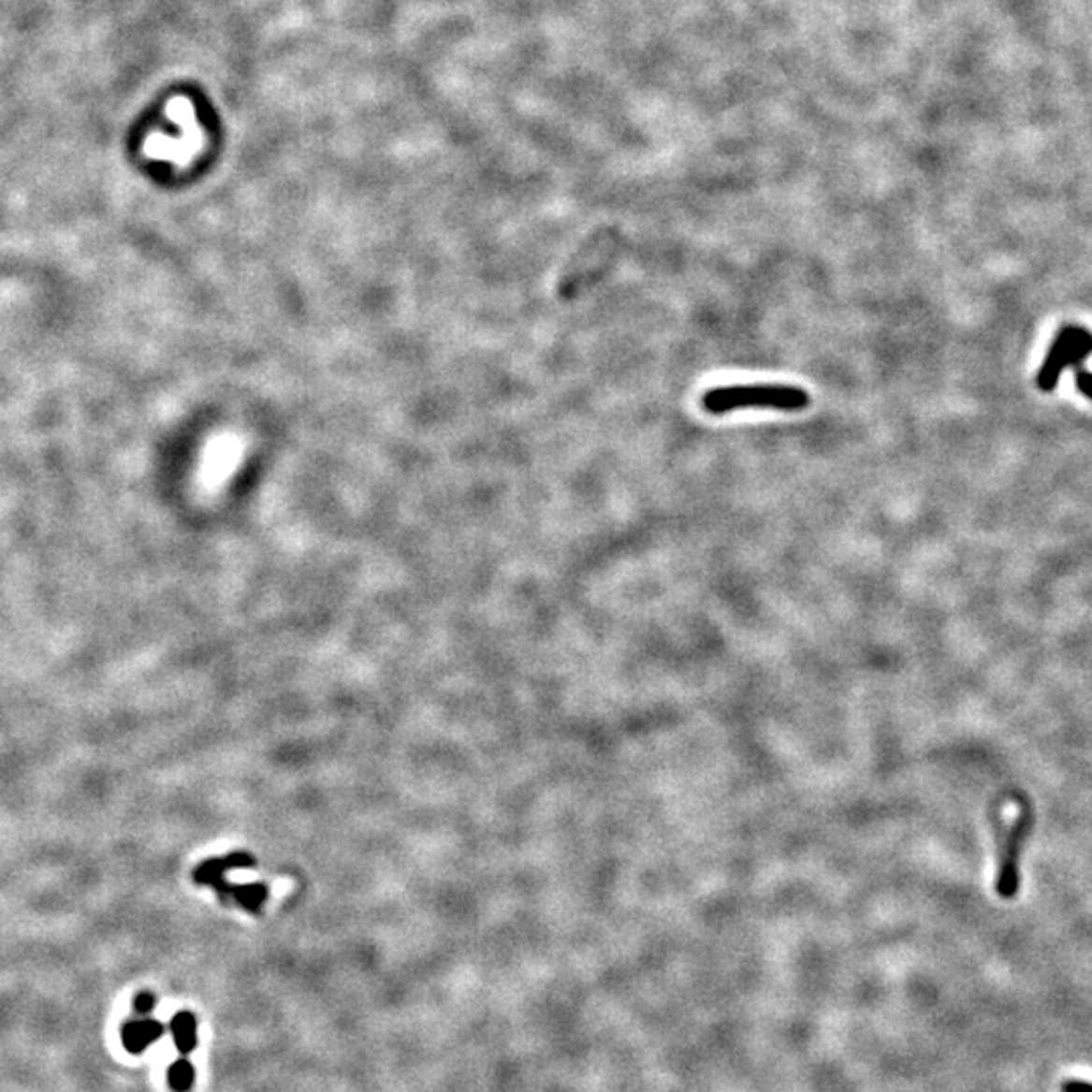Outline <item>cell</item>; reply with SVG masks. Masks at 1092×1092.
<instances>
[{
	"label": "cell",
	"instance_id": "obj_1",
	"mask_svg": "<svg viewBox=\"0 0 1092 1092\" xmlns=\"http://www.w3.org/2000/svg\"><path fill=\"white\" fill-rule=\"evenodd\" d=\"M811 397L801 386L779 383H750V385H722L708 388L702 395L700 405L708 415L722 417L745 409H769L781 413H797L808 409Z\"/></svg>",
	"mask_w": 1092,
	"mask_h": 1092
},
{
	"label": "cell",
	"instance_id": "obj_8",
	"mask_svg": "<svg viewBox=\"0 0 1092 1092\" xmlns=\"http://www.w3.org/2000/svg\"><path fill=\"white\" fill-rule=\"evenodd\" d=\"M195 1066L186 1058L172 1062L168 1069V1085L174 1092H188L195 1085Z\"/></svg>",
	"mask_w": 1092,
	"mask_h": 1092
},
{
	"label": "cell",
	"instance_id": "obj_9",
	"mask_svg": "<svg viewBox=\"0 0 1092 1092\" xmlns=\"http://www.w3.org/2000/svg\"><path fill=\"white\" fill-rule=\"evenodd\" d=\"M1074 376H1076V386L1078 391H1081L1086 399L1092 400V372L1086 371L1083 364L1081 367L1074 369Z\"/></svg>",
	"mask_w": 1092,
	"mask_h": 1092
},
{
	"label": "cell",
	"instance_id": "obj_3",
	"mask_svg": "<svg viewBox=\"0 0 1092 1092\" xmlns=\"http://www.w3.org/2000/svg\"><path fill=\"white\" fill-rule=\"evenodd\" d=\"M1032 830V811L1030 808H1024L1013 822L1010 832L1003 836L1001 853L997 862V878L996 890L1001 898H1013L1020 890V852L1026 842L1027 834Z\"/></svg>",
	"mask_w": 1092,
	"mask_h": 1092
},
{
	"label": "cell",
	"instance_id": "obj_7",
	"mask_svg": "<svg viewBox=\"0 0 1092 1092\" xmlns=\"http://www.w3.org/2000/svg\"><path fill=\"white\" fill-rule=\"evenodd\" d=\"M170 1034L174 1040V1046L181 1054H191L197 1044H198V1038H197V1018L191 1012H181L172 1018L170 1022Z\"/></svg>",
	"mask_w": 1092,
	"mask_h": 1092
},
{
	"label": "cell",
	"instance_id": "obj_6",
	"mask_svg": "<svg viewBox=\"0 0 1092 1092\" xmlns=\"http://www.w3.org/2000/svg\"><path fill=\"white\" fill-rule=\"evenodd\" d=\"M165 1034V1026L156 1020H134L128 1022L124 1026V1032H122V1041L128 1052L132 1054H140L146 1048H150L158 1041Z\"/></svg>",
	"mask_w": 1092,
	"mask_h": 1092
},
{
	"label": "cell",
	"instance_id": "obj_4",
	"mask_svg": "<svg viewBox=\"0 0 1092 1092\" xmlns=\"http://www.w3.org/2000/svg\"><path fill=\"white\" fill-rule=\"evenodd\" d=\"M212 890L219 895L223 905H231L235 902L237 907L243 909L245 912L251 914H259L263 905H266L268 898H269V888L268 884H231L229 881H221L219 884L212 886Z\"/></svg>",
	"mask_w": 1092,
	"mask_h": 1092
},
{
	"label": "cell",
	"instance_id": "obj_5",
	"mask_svg": "<svg viewBox=\"0 0 1092 1092\" xmlns=\"http://www.w3.org/2000/svg\"><path fill=\"white\" fill-rule=\"evenodd\" d=\"M255 864H257V860L251 856L249 852H233V853H229V856L211 858V860H205L203 864H198L193 872V878L198 884L207 886L211 881H215V878H219V876H225L229 870L254 868Z\"/></svg>",
	"mask_w": 1092,
	"mask_h": 1092
},
{
	"label": "cell",
	"instance_id": "obj_10",
	"mask_svg": "<svg viewBox=\"0 0 1092 1092\" xmlns=\"http://www.w3.org/2000/svg\"><path fill=\"white\" fill-rule=\"evenodd\" d=\"M154 1006H156V999L153 994H142V996H138V999H136V1012L140 1015L150 1013L154 1010Z\"/></svg>",
	"mask_w": 1092,
	"mask_h": 1092
},
{
	"label": "cell",
	"instance_id": "obj_2",
	"mask_svg": "<svg viewBox=\"0 0 1092 1092\" xmlns=\"http://www.w3.org/2000/svg\"><path fill=\"white\" fill-rule=\"evenodd\" d=\"M1092 353V334L1081 326H1064L1052 341L1048 357L1040 367L1036 385L1040 391L1050 393L1056 388L1064 369H1076L1085 364Z\"/></svg>",
	"mask_w": 1092,
	"mask_h": 1092
}]
</instances>
